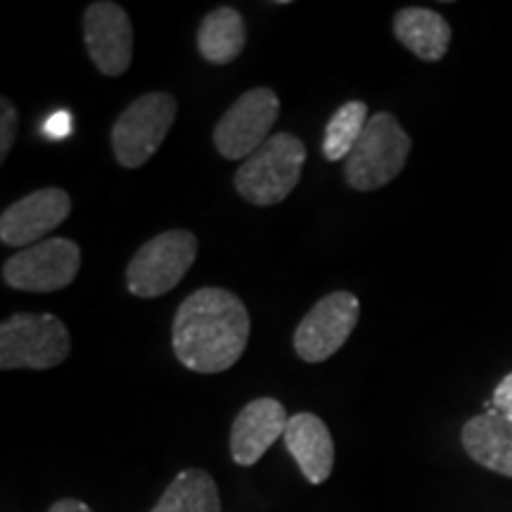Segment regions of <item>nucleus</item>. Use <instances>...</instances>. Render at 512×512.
<instances>
[{"instance_id": "f257e3e1", "label": "nucleus", "mask_w": 512, "mask_h": 512, "mask_svg": "<svg viewBox=\"0 0 512 512\" xmlns=\"http://www.w3.org/2000/svg\"><path fill=\"white\" fill-rule=\"evenodd\" d=\"M252 318L238 294L202 287L178 306L171 347L183 368L200 375L226 373L245 354Z\"/></svg>"}, {"instance_id": "f03ea898", "label": "nucleus", "mask_w": 512, "mask_h": 512, "mask_svg": "<svg viewBox=\"0 0 512 512\" xmlns=\"http://www.w3.org/2000/svg\"><path fill=\"white\" fill-rule=\"evenodd\" d=\"M306 162L302 138L287 131L273 133L254 155L238 166L235 190L254 207H273L285 202L297 188Z\"/></svg>"}, {"instance_id": "7ed1b4c3", "label": "nucleus", "mask_w": 512, "mask_h": 512, "mask_svg": "<svg viewBox=\"0 0 512 512\" xmlns=\"http://www.w3.org/2000/svg\"><path fill=\"white\" fill-rule=\"evenodd\" d=\"M413 140L392 112H375L366 131L344 162V178L358 192H373L401 174Z\"/></svg>"}, {"instance_id": "20e7f679", "label": "nucleus", "mask_w": 512, "mask_h": 512, "mask_svg": "<svg viewBox=\"0 0 512 512\" xmlns=\"http://www.w3.org/2000/svg\"><path fill=\"white\" fill-rule=\"evenodd\" d=\"M67 325L53 313H15L0 325V368L48 370L67 361Z\"/></svg>"}, {"instance_id": "39448f33", "label": "nucleus", "mask_w": 512, "mask_h": 512, "mask_svg": "<svg viewBox=\"0 0 512 512\" xmlns=\"http://www.w3.org/2000/svg\"><path fill=\"white\" fill-rule=\"evenodd\" d=\"M197 238L192 230H164L147 240L126 266V287L138 299H157L181 285L197 259Z\"/></svg>"}, {"instance_id": "423d86ee", "label": "nucleus", "mask_w": 512, "mask_h": 512, "mask_svg": "<svg viewBox=\"0 0 512 512\" xmlns=\"http://www.w3.org/2000/svg\"><path fill=\"white\" fill-rule=\"evenodd\" d=\"M178 114L171 93L152 91L140 95L119 114L112 126V152L119 166L140 169L162 147Z\"/></svg>"}, {"instance_id": "0eeeda50", "label": "nucleus", "mask_w": 512, "mask_h": 512, "mask_svg": "<svg viewBox=\"0 0 512 512\" xmlns=\"http://www.w3.org/2000/svg\"><path fill=\"white\" fill-rule=\"evenodd\" d=\"M81 271V247L69 238H48L19 249L3 264V283L19 292H57Z\"/></svg>"}, {"instance_id": "6e6552de", "label": "nucleus", "mask_w": 512, "mask_h": 512, "mask_svg": "<svg viewBox=\"0 0 512 512\" xmlns=\"http://www.w3.org/2000/svg\"><path fill=\"white\" fill-rule=\"evenodd\" d=\"M280 114V98L273 88L256 86L242 93L214 126V147L221 157L245 162L271 138Z\"/></svg>"}, {"instance_id": "1a4fd4ad", "label": "nucleus", "mask_w": 512, "mask_h": 512, "mask_svg": "<svg viewBox=\"0 0 512 512\" xmlns=\"http://www.w3.org/2000/svg\"><path fill=\"white\" fill-rule=\"evenodd\" d=\"M361 316V302L351 292L325 294L302 318L294 330L292 344L297 356L306 363H323L347 344Z\"/></svg>"}, {"instance_id": "9d476101", "label": "nucleus", "mask_w": 512, "mask_h": 512, "mask_svg": "<svg viewBox=\"0 0 512 512\" xmlns=\"http://www.w3.org/2000/svg\"><path fill=\"white\" fill-rule=\"evenodd\" d=\"M83 43L100 74L121 76L133 62V24L112 0H98L83 12Z\"/></svg>"}, {"instance_id": "9b49d317", "label": "nucleus", "mask_w": 512, "mask_h": 512, "mask_svg": "<svg viewBox=\"0 0 512 512\" xmlns=\"http://www.w3.org/2000/svg\"><path fill=\"white\" fill-rule=\"evenodd\" d=\"M72 214V197L62 188H41L12 202L0 216V242L8 247H31Z\"/></svg>"}, {"instance_id": "f8f14e48", "label": "nucleus", "mask_w": 512, "mask_h": 512, "mask_svg": "<svg viewBox=\"0 0 512 512\" xmlns=\"http://www.w3.org/2000/svg\"><path fill=\"white\" fill-rule=\"evenodd\" d=\"M287 411L278 399L261 396L249 401L242 411L235 415L230 427V458L235 465L252 467L266 456V451L287 430Z\"/></svg>"}, {"instance_id": "ddd939ff", "label": "nucleus", "mask_w": 512, "mask_h": 512, "mask_svg": "<svg viewBox=\"0 0 512 512\" xmlns=\"http://www.w3.org/2000/svg\"><path fill=\"white\" fill-rule=\"evenodd\" d=\"M287 453L299 465L306 482L318 486L328 482L335 467V444L323 420L313 413H294L283 434Z\"/></svg>"}, {"instance_id": "4468645a", "label": "nucleus", "mask_w": 512, "mask_h": 512, "mask_svg": "<svg viewBox=\"0 0 512 512\" xmlns=\"http://www.w3.org/2000/svg\"><path fill=\"white\" fill-rule=\"evenodd\" d=\"M460 441L477 465L512 479V418L489 408L465 422Z\"/></svg>"}, {"instance_id": "2eb2a0df", "label": "nucleus", "mask_w": 512, "mask_h": 512, "mask_svg": "<svg viewBox=\"0 0 512 512\" xmlns=\"http://www.w3.org/2000/svg\"><path fill=\"white\" fill-rule=\"evenodd\" d=\"M394 36L420 60L439 62L448 53L451 27L437 10L403 8L394 15Z\"/></svg>"}, {"instance_id": "dca6fc26", "label": "nucleus", "mask_w": 512, "mask_h": 512, "mask_svg": "<svg viewBox=\"0 0 512 512\" xmlns=\"http://www.w3.org/2000/svg\"><path fill=\"white\" fill-rule=\"evenodd\" d=\"M247 46V24L240 10L223 8L211 10L197 29V50L209 64H230L242 55Z\"/></svg>"}, {"instance_id": "f3484780", "label": "nucleus", "mask_w": 512, "mask_h": 512, "mask_svg": "<svg viewBox=\"0 0 512 512\" xmlns=\"http://www.w3.org/2000/svg\"><path fill=\"white\" fill-rule=\"evenodd\" d=\"M150 512H221L219 484L202 467H188L166 486Z\"/></svg>"}, {"instance_id": "a211bd4d", "label": "nucleus", "mask_w": 512, "mask_h": 512, "mask_svg": "<svg viewBox=\"0 0 512 512\" xmlns=\"http://www.w3.org/2000/svg\"><path fill=\"white\" fill-rule=\"evenodd\" d=\"M368 105L361 100L344 102L339 110L332 114L328 126H325L323 155L328 162H347L363 131L368 126Z\"/></svg>"}, {"instance_id": "6ab92c4d", "label": "nucleus", "mask_w": 512, "mask_h": 512, "mask_svg": "<svg viewBox=\"0 0 512 512\" xmlns=\"http://www.w3.org/2000/svg\"><path fill=\"white\" fill-rule=\"evenodd\" d=\"M17 107L8 98H0V159L8 157L17 136Z\"/></svg>"}, {"instance_id": "aec40b11", "label": "nucleus", "mask_w": 512, "mask_h": 512, "mask_svg": "<svg viewBox=\"0 0 512 512\" xmlns=\"http://www.w3.org/2000/svg\"><path fill=\"white\" fill-rule=\"evenodd\" d=\"M494 408V411L503 413L505 418H512V373H508L498 382L494 396H491V403L486 406V411Z\"/></svg>"}, {"instance_id": "412c9836", "label": "nucleus", "mask_w": 512, "mask_h": 512, "mask_svg": "<svg viewBox=\"0 0 512 512\" xmlns=\"http://www.w3.org/2000/svg\"><path fill=\"white\" fill-rule=\"evenodd\" d=\"M69 131H72V117H69L67 112H55L53 117L46 121V133L50 138H67Z\"/></svg>"}, {"instance_id": "4be33fe9", "label": "nucleus", "mask_w": 512, "mask_h": 512, "mask_svg": "<svg viewBox=\"0 0 512 512\" xmlns=\"http://www.w3.org/2000/svg\"><path fill=\"white\" fill-rule=\"evenodd\" d=\"M48 512H93L91 505H86L83 501H76V498H60L50 505Z\"/></svg>"}]
</instances>
